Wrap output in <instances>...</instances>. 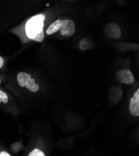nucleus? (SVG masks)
Wrapping results in <instances>:
<instances>
[{
  "label": "nucleus",
  "instance_id": "nucleus-1",
  "mask_svg": "<svg viewBox=\"0 0 139 156\" xmlns=\"http://www.w3.org/2000/svg\"><path fill=\"white\" fill-rule=\"evenodd\" d=\"M45 16L43 14L36 15L31 17L27 23L25 27V31L27 36L33 40L38 35L43 31L44 21Z\"/></svg>",
  "mask_w": 139,
  "mask_h": 156
},
{
  "label": "nucleus",
  "instance_id": "nucleus-2",
  "mask_svg": "<svg viewBox=\"0 0 139 156\" xmlns=\"http://www.w3.org/2000/svg\"><path fill=\"white\" fill-rule=\"evenodd\" d=\"M105 35L109 39L116 40L121 37L122 32L119 26L115 23H110L105 26Z\"/></svg>",
  "mask_w": 139,
  "mask_h": 156
},
{
  "label": "nucleus",
  "instance_id": "nucleus-3",
  "mask_svg": "<svg viewBox=\"0 0 139 156\" xmlns=\"http://www.w3.org/2000/svg\"><path fill=\"white\" fill-rule=\"evenodd\" d=\"M116 78L119 82L125 84H132L135 81L133 74L130 70L127 69L119 70L116 74Z\"/></svg>",
  "mask_w": 139,
  "mask_h": 156
},
{
  "label": "nucleus",
  "instance_id": "nucleus-4",
  "mask_svg": "<svg viewBox=\"0 0 139 156\" xmlns=\"http://www.w3.org/2000/svg\"><path fill=\"white\" fill-rule=\"evenodd\" d=\"M75 31V23L70 20H62V26L60 30L61 34L64 36H71Z\"/></svg>",
  "mask_w": 139,
  "mask_h": 156
},
{
  "label": "nucleus",
  "instance_id": "nucleus-5",
  "mask_svg": "<svg viewBox=\"0 0 139 156\" xmlns=\"http://www.w3.org/2000/svg\"><path fill=\"white\" fill-rule=\"evenodd\" d=\"M129 108L130 114L134 116H139V88L131 98Z\"/></svg>",
  "mask_w": 139,
  "mask_h": 156
},
{
  "label": "nucleus",
  "instance_id": "nucleus-6",
  "mask_svg": "<svg viewBox=\"0 0 139 156\" xmlns=\"http://www.w3.org/2000/svg\"><path fill=\"white\" fill-rule=\"evenodd\" d=\"M31 79V76L30 74L24 72H20L17 76V81L20 87H25L28 84L30 80Z\"/></svg>",
  "mask_w": 139,
  "mask_h": 156
},
{
  "label": "nucleus",
  "instance_id": "nucleus-7",
  "mask_svg": "<svg viewBox=\"0 0 139 156\" xmlns=\"http://www.w3.org/2000/svg\"><path fill=\"white\" fill-rule=\"evenodd\" d=\"M62 26V20H57L54 22H53L46 31V33L48 35H51L54 34L55 33L58 32L61 28Z\"/></svg>",
  "mask_w": 139,
  "mask_h": 156
},
{
  "label": "nucleus",
  "instance_id": "nucleus-8",
  "mask_svg": "<svg viewBox=\"0 0 139 156\" xmlns=\"http://www.w3.org/2000/svg\"><path fill=\"white\" fill-rule=\"evenodd\" d=\"M79 46L82 50L85 51L91 49L92 48V44L89 39L83 38L80 40L79 43Z\"/></svg>",
  "mask_w": 139,
  "mask_h": 156
},
{
  "label": "nucleus",
  "instance_id": "nucleus-9",
  "mask_svg": "<svg viewBox=\"0 0 139 156\" xmlns=\"http://www.w3.org/2000/svg\"><path fill=\"white\" fill-rule=\"evenodd\" d=\"M28 90H30L31 92H37L39 90L40 87L35 83V80L33 79H30L28 81L27 86H25Z\"/></svg>",
  "mask_w": 139,
  "mask_h": 156
},
{
  "label": "nucleus",
  "instance_id": "nucleus-10",
  "mask_svg": "<svg viewBox=\"0 0 139 156\" xmlns=\"http://www.w3.org/2000/svg\"><path fill=\"white\" fill-rule=\"evenodd\" d=\"M28 156H45V153L38 149H35L33 150Z\"/></svg>",
  "mask_w": 139,
  "mask_h": 156
},
{
  "label": "nucleus",
  "instance_id": "nucleus-11",
  "mask_svg": "<svg viewBox=\"0 0 139 156\" xmlns=\"http://www.w3.org/2000/svg\"><path fill=\"white\" fill-rule=\"evenodd\" d=\"M8 101V98L7 94L0 90V102H3L6 104Z\"/></svg>",
  "mask_w": 139,
  "mask_h": 156
},
{
  "label": "nucleus",
  "instance_id": "nucleus-12",
  "mask_svg": "<svg viewBox=\"0 0 139 156\" xmlns=\"http://www.w3.org/2000/svg\"><path fill=\"white\" fill-rule=\"evenodd\" d=\"M0 156H11L8 152L5 151H2L0 152Z\"/></svg>",
  "mask_w": 139,
  "mask_h": 156
},
{
  "label": "nucleus",
  "instance_id": "nucleus-13",
  "mask_svg": "<svg viewBox=\"0 0 139 156\" xmlns=\"http://www.w3.org/2000/svg\"><path fill=\"white\" fill-rule=\"evenodd\" d=\"M4 64V59L0 56V68H2V67L3 66Z\"/></svg>",
  "mask_w": 139,
  "mask_h": 156
},
{
  "label": "nucleus",
  "instance_id": "nucleus-14",
  "mask_svg": "<svg viewBox=\"0 0 139 156\" xmlns=\"http://www.w3.org/2000/svg\"><path fill=\"white\" fill-rule=\"evenodd\" d=\"M0 83H1V80H0Z\"/></svg>",
  "mask_w": 139,
  "mask_h": 156
}]
</instances>
